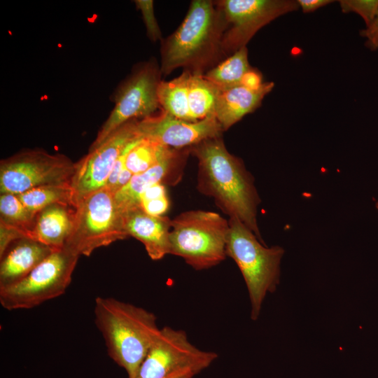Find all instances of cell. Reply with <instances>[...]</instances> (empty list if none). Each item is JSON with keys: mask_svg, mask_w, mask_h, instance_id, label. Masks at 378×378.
<instances>
[{"mask_svg": "<svg viewBox=\"0 0 378 378\" xmlns=\"http://www.w3.org/2000/svg\"><path fill=\"white\" fill-rule=\"evenodd\" d=\"M190 150L198 161L199 191L213 197L224 213L238 218L265 244L257 223L260 199L243 161L229 153L222 136L206 139Z\"/></svg>", "mask_w": 378, "mask_h": 378, "instance_id": "1", "label": "cell"}, {"mask_svg": "<svg viewBox=\"0 0 378 378\" xmlns=\"http://www.w3.org/2000/svg\"><path fill=\"white\" fill-rule=\"evenodd\" d=\"M225 22L216 1H192L176 30L161 41L160 66L167 76L177 68L204 74L226 57L222 48Z\"/></svg>", "mask_w": 378, "mask_h": 378, "instance_id": "2", "label": "cell"}, {"mask_svg": "<svg viewBox=\"0 0 378 378\" xmlns=\"http://www.w3.org/2000/svg\"><path fill=\"white\" fill-rule=\"evenodd\" d=\"M95 324L108 356L127 373L136 378L139 368L160 328L154 314L113 298L97 297Z\"/></svg>", "mask_w": 378, "mask_h": 378, "instance_id": "3", "label": "cell"}, {"mask_svg": "<svg viewBox=\"0 0 378 378\" xmlns=\"http://www.w3.org/2000/svg\"><path fill=\"white\" fill-rule=\"evenodd\" d=\"M226 254L237 265L246 283L251 305V318L256 320L267 293L279 283L280 263L284 249L267 247L238 218L229 219Z\"/></svg>", "mask_w": 378, "mask_h": 378, "instance_id": "4", "label": "cell"}, {"mask_svg": "<svg viewBox=\"0 0 378 378\" xmlns=\"http://www.w3.org/2000/svg\"><path fill=\"white\" fill-rule=\"evenodd\" d=\"M229 221L214 211H187L172 220L169 254L197 270L217 265L227 256Z\"/></svg>", "mask_w": 378, "mask_h": 378, "instance_id": "5", "label": "cell"}, {"mask_svg": "<svg viewBox=\"0 0 378 378\" xmlns=\"http://www.w3.org/2000/svg\"><path fill=\"white\" fill-rule=\"evenodd\" d=\"M72 232L63 248L90 256L97 248L129 237L114 193L106 187L91 192L76 204Z\"/></svg>", "mask_w": 378, "mask_h": 378, "instance_id": "6", "label": "cell"}, {"mask_svg": "<svg viewBox=\"0 0 378 378\" xmlns=\"http://www.w3.org/2000/svg\"><path fill=\"white\" fill-rule=\"evenodd\" d=\"M79 256L63 248L54 251L20 281L0 288V303L8 310L31 309L64 294Z\"/></svg>", "mask_w": 378, "mask_h": 378, "instance_id": "7", "label": "cell"}, {"mask_svg": "<svg viewBox=\"0 0 378 378\" xmlns=\"http://www.w3.org/2000/svg\"><path fill=\"white\" fill-rule=\"evenodd\" d=\"M160 66L155 59L139 64L117 88L114 107L97 132L90 149L100 145L113 132L127 122L153 115L161 108L158 88Z\"/></svg>", "mask_w": 378, "mask_h": 378, "instance_id": "8", "label": "cell"}, {"mask_svg": "<svg viewBox=\"0 0 378 378\" xmlns=\"http://www.w3.org/2000/svg\"><path fill=\"white\" fill-rule=\"evenodd\" d=\"M218 354L198 349L186 332L165 326L160 332L144 359L136 378L193 377L207 368Z\"/></svg>", "mask_w": 378, "mask_h": 378, "instance_id": "9", "label": "cell"}, {"mask_svg": "<svg viewBox=\"0 0 378 378\" xmlns=\"http://www.w3.org/2000/svg\"><path fill=\"white\" fill-rule=\"evenodd\" d=\"M75 162L63 154L29 149L0 162V192L19 195L31 188L70 183Z\"/></svg>", "mask_w": 378, "mask_h": 378, "instance_id": "10", "label": "cell"}, {"mask_svg": "<svg viewBox=\"0 0 378 378\" xmlns=\"http://www.w3.org/2000/svg\"><path fill=\"white\" fill-rule=\"evenodd\" d=\"M216 3L225 22L222 41L225 57L246 47L262 27L300 7L293 0H220Z\"/></svg>", "mask_w": 378, "mask_h": 378, "instance_id": "11", "label": "cell"}, {"mask_svg": "<svg viewBox=\"0 0 378 378\" xmlns=\"http://www.w3.org/2000/svg\"><path fill=\"white\" fill-rule=\"evenodd\" d=\"M137 120H130L119 127L100 145L89 150L75 162L70 183L75 206L83 197L106 186L118 157L130 144L140 139L136 132Z\"/></svg>", "mask_w": 378, "mask_h": 378, "instance_id": "12", "label": "cell"}, {"mask_svg": "<svg viewBox=\"0 0 378 378\" xmlns=\"http://www.w3.org/2000/svg\"><path fill=\"white\" fill-rule=\"evenodd\" d=\"M136 132L140 139L181 149L208 139L221 136L224 131L215 115L197 122H187L161 110L158 114L138 120Z\"/></svg>", "mask_w": 378, "mask_h": 378, "instance_id": "13", "label": "cell"}, {"mask_svg": "<svg viewBox=\"0 0 378 378\" xmlns=\"http://www.w3.org/2000/svg\"><path fill=\"white\" fill-rule=\"evenodd\" d=\"M190 148H174L167 157L146 171L134 174L130 182L114 194L120 211L140 206V197L149 187L157 183H176L190 154Z\"/></svg>", "mask_w": 378, "mask_h": 378, "instance_id": "14", "label": "cell"}, {"mask_svg": "<svg viewBox=\"0 0 378 378\" xmlns=\"http://www.w3.org/2000/svg\"><path fill=\"white\" fill-rule=\"evenodd\" d=\"M125 231L144 246L148 256L158 260L169 254L172 220L164 216H152L140 206L122 212Z\"/></svg>", "mask_w": 378, "mask_h": 378, "instance_id": "15", "label": "cell"}, {"mask_svg": "<svg viewBox=\"0 0 378 378\" xmlns=\"http://www.w3.org/2000/svg\"><path fill=\"white\" fill-rule=\"evenodd\" d=\"M54 251L34 239L15 241L0 256V288L22 280Z\"/></svg>", "mask_w": 378, "mask_h": 378, "instance_id": "16", "label": "cell"}, {"mask_svg": "<svg viewBox=\"0 0 378 378\" xmlns=\"http://www.w3.org/2000/svg\"><path fill=\"white\" fill-rule=\"evenodd\" d=\"M274 86L273 82H264L258 90L249 89L241 84L218 90L214 115L223 131L257 109Z\"/></svg>", "mask_w": 378, "mask_h": 378, "instance_id": "17", "label": "cell"}, {"mask_svg": "<svg viewBox=\"0 0 378 378\" xmlns=\"http://www.w3.org/2000/svg\"><path fill=\"white\" fill-rule=\"evenodd\" d=\"M76 208L63 204L50 205L37 212L31 238L54 250L63 248L74 225Z\"/></svg>", "mask_w": 378, "mask_h": 378, "instance_id": "18", "label": "cell"}, {"mask_svg": "<svg viewBox=\"0 0 378 378\" xmlns=\"http://www.w3.org/2000/svg\"><path fill=\"white\" fill-rule=\"evenodd\" d=\"M189 74V71L184 70L180 76L171 80H161L158 99L162 110L178 119L192 122L188 102Z\"/></svg>", "mask_w": 378, "mask_h": 378, "instance_id": "19", "label": "cell"}, {"mask_svg": "<svg viewBox=\"0 0 378 378\" xmlns=\"http://www.w3.org/2000/svg\"><path fill=\"white\" fill-rule=\"evenodd\" d=\"M218 89L203 74L190 71L188 80V102L192 122L215 115Z\"/></svg>", "mask_w": 378, "mask_h": 378, "instance_id": "20", "label": "cell"}, {"mask_svg": "<svg viewBox=\"0 0 378 378\" xmlns=\"http://www.w3.org/2000/svg\"><path fill=\"white\" fill-rule=\"evenodd\" d=\"M251 68L246 46L224 59L203 76L218 90H223L240 84L243 76Z\"/></svg>", "mask_w": 378, "mask_h": 378, "instance_id": "21", "label": "cell"}, {"mask_svg": "<svg viewBox=\"0 0 378 378\" xmlns=\"http://www.w3.org/2000/svg\"><path fill=\"white\" fill-rule=\"evenodd\" d=\"M37 213L27 209L17 195H0V225L18 231L23 237L31 238Z\"/></svg>", "mask_w": 378, "mask_h": 378, "instance_id": "22", "label": "cell"}, {"mask_svg": "<svg viewBox=\"0 0 378 378\" xmlns=\"http://www.w3.org/2000/svg\"><path fill=\"white\" fill-rule=\"evenodd\" d=\"M17 195L27 209L35 213L55 204L76 206L70 183L41 186Z\"/></svg>", "mask_w": 378, "mask_h": 378, "instance_id": "23", "label": "cell"}, {"mask_svg": "<svg viewBox=\"0 0 378 378\" xmlns=\"http://www.w3.org/2000/svg\"><path fill=\"white\" fill-rule=\"evenodd\" d=\"M173 149L155 141L139 139L128 150L125 167L133 174L142 173L167 157Z\"/></svg>", "mask_w": 378, "mask_h": 378, "instance_id": "24", "label": "cell"}, {"mask_svg": "<svg viewBox=\"0 0 378 378\" xmlns=\"http://www.w3.org/2000/svg\"><path fill=\"white\" fill-rule=\"evenodd\" d=\"M141 208L147 214L163 216L169 207V200L164 184L157 183L147 188L141 195Z\"/></svg>", "mask_w": 378, "mask_h": 378, "instance_id": "25", "label": "cell"}, {"mask_svg": "<svg viewBox=\"0 0 378 378\" xmlns=\"http://www.w3.org/2000/svg\"><path fill=\"white\" fill-rule=\"evenodd\" d=\"M339 3L343 13L354 12L360 15L366 27L372 22L378 12V0H341Z\"/></svg>", "mask_w": 378, "mask_h": 378, "instance_id": "26", "label": "cell"}, {"mask_svg": "<svg viewBox=\"0 0 378 378\" xmlns=\"http://www.w3.org/2000/svg\"><path fill=\"white\" fill-rule=\"evenodd\" d=\"M134 4L141 11L148 37L153 42L162 41V33L155 16L153 1L136 0Z\"/></svg>", "mask_w": 378, "mask_h": 378, "instance_id": "27", "label": "cell"}, {"mask_svg": "<svg viewBox=\"0 0 378 378\" xmlns=\"http://www.w3.org/2000/svg\"><path fill=\"white\" fill-rule=\"evenodd\" d=\"M360 34L365 38V46L372 50H378V12L372 22L365 29L360 30Z\"/></svg>", "mask_w": 378, "mask_h": 378, "instance_id": "28", "label": "cell"}, {"mask_svg": "<svg viewBox=\"0 0 378 378\" xmlns=\"http://www.w3.org/2000/svg\"><path fill=\"white\" fill-rule=\"evenodd\" d=\"M263 83L261 73L258 70L251 68L243 76L240 84L251 90H258L262 87Z\"/></svg>", "mask_w": 378, "mask_h": 378, "instance_id": "29", "label": "cell"}, {"mask_svg": "<svg viewBox=\"0 0 378 378\" xmlns=\"http://www.w3.org/2000/svg\"><path fill=\"white\" fill-rule=\"evenodd\" d=\"M297 1L303 13L313 12L321 7L334 2V1L330 0H298Z\"/></svg>", "mask_w": 378, "mask_h": 378, "instance_id": "30", "label": "cell"}, {"mask_svg": "<svg viewBox=\"0 0 378 378\" xmlns=\"http://www.w3.org/2000/svg\"><path fill=\"white\" fill-rule=\"evenodd\" d=\"M177 378H193V376H192L190 374H187V375L181 376V377H177Z\"/></svg>", "mask_w": 378, "mask_h": 378, "instance_id": "31", "label": "cell"}, {"mask_svg": "<svg viewBox=\"0 0 378 378\" xmlns=\"http://www.w3.org/2000/svg\"><path fill=\"white\" fill-rule=\"evenodd\" d=\"M376 207H377V209H378V201H377V203H376Z\"/></svg>", "mask_w": 378, "mask_h": 378, "instance_id": "32", "label": "cell"}]
</instances>
